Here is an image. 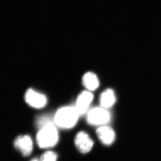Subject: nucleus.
Wrapping results in <instances>:
<instances>
[{
    "label": "nucleus",
    "mask_w": 161,
    "mask_h": 161,
    "mask_svg": "<svg viewBox=\"0 0 161 161\" xmlns=\"http://www.w3.org/2000/svg\"><path fill=\"white\" fill-rule=\"evenodd\" d=\"M93 98V94L89 91H84L79 94L75 106L79 115H82L87 112Z\"/></svg>",
    "instance_id": "nucleus-7"
},
{
    "label": "nucleus",
    "mask_w": 161,
    "mask_h": 161,
    "mask_svg": "<svg viewBox=\"0 0 161 161\" xmlns=\"http://www.w3.org/2000/svg\"><path fill=\"white\" fill-rule=\"evenodd\" d=\"M82 82L84 86L89 91H94L99 86L97 76L91 72H88L84 75L82 78Z\"/></svg>",
    "instance_id": "nucleus-9"
},
{
    "label": "nucleus",
    "mask_w": 161,
    "mask_h": 161,
    "mask_svg": "<svg viewBox=\"0 0 161 161\" xmlns=\"http://www.w3.org/2000/svg\"><path fill=\"white\" fill-rule=\"evenodd\" d=\"M25 98L29 106L36 108H44L47 103V98L45 95L31 89L26 91Z\"/></svg>",
    "instance_id": "nucleus-4"
},
{
    "label": "nucleus",
    "mask_w": 161,
    "mask_h": 161,
    "mask_svg": "<svg viewBox=\"0 0 161 161\" xmlns=\"http://www.w3.org/2000/svg\"><path fill=\"white\" fill-rule=\"evenodd\" d=\"M97 137L102 143L109 145L114 142L115 134L112 128L106 126H101L97 130Z\"/></svg>",
    "instance_id": "nucleus-8"
},
{
    "label": "nucleus",
    "mask_w": 161,
    "mask_h": 161,
    "mask_svg": "<svg viewBox=\"0 0 161 161\" xmlns=\"http://www.w3.org/2000/svg\"><path fill=\"white\" fill-rule=\"evenodd\" d=\"M53 122V119L52 120L49 116H42L40 117L36 120V126L39 129L43 127V126H46L48 124Z\"/></svg>",
    "instance_id": "nucleus-12"
},
{
    "label": "nucleus",
    "mask_w": 161,
    "mask_h": 161,
    "mask_svg": "<svg viewBox=\"0 0 161 161\" xmlns=\"http://www.w3.org/2000/svg\"><path fill=\"white\" fill-rule=\"evenodd\" d=\"M75 144L79 152L82 153H87L92 149L93 142L87 133L80 131L75 137Z\"/></svg>",
    "instance_id": "nucleus-6"
},
{
    "label": "nucleus",
    "mask_w": 161,
    "mask_h": 161,
    "mask_svg": "<svg viewBox=\"0 0 161 161\" xmlns=\"http://www.w3.org/2000/svg\"><path fill=\"white\" fill-rule=\"evenodd\" d=\"M58 155L53 151H48L42 154L40 158V161H56Z\"/></svg>",
    "instance_id": "nucleus-11"
},
{
    "label": "nucleus",
    "mask_w": 161,
    "mask_h": 161,
    "mask_svg": "<svg viewBox=\"0 0 161 161\" xmlns=\"http://www.w3.org/2000/svg\"><path fill=\"white\" fill-rule=\"evenodd\" d=\"M109 119V113L102 107L93 108L87 114V121L90 125L102 126L108 123Z\"/></svg>",
    "instance_id": "nucleus-3"
},
{
    "label": "nucleus",
    "mask_w": 161,
    "mask_h": 161,
    "mask_svg": "<svg viewBox=\"0 0 161 161\" xmlns=\"http://www.w3.org/2000/svg\"><path fill=\"white\" fill-rule=\"evenodd\" d=\"M58 132L54 122L39 129L36 135V142L40 147L48 149L53 147L58 141Z\"/></svg>",
    "instance_id": "nucleus-2"
},
{
    "label": "nucleus",
    "mask_w": 161,
    "mask_h": 161,
    "mask_svg": "<svg viewBox=\"0 0 161 161\" xmlns=\"http://www.w3.org/2000/svg\"><path fill=\"white\" fill-rule=\"evenodd\" d=\"M31 161H40V160H38V158H34Z\"/></svg>",
    "instance_id": "nucleus-13"
},
{
    "label": "nucleus",
    "mask_w": 161,
    "mask_h": 161,
    "mask_svg": "<svg viewBox=\"0 0 161 161\" xmlns=\"http://www.w3.org/2000/svg\"><path fill=\"white\" fill-rule=\"evenodd\" d=\"M116 101L115 95L112 90L107 89L103 91L100 96V102L102 108H111L114 105Z\"/></svg>",
    "instance_id": "nucleus-10"
},
{
    "label": "nucleus",
    "mask_w": 161,
    "mask_h": 161,
    "mask_svg": "<svg viewBox=\"0 0 161 161\" xmlns=\"http://www.w3.org/2000/svg\"><path fill=\"white\" fill-rule=\"evenodd\" d=\"M15 147L21 152L24 157L31 155L33 150V142L28 135L19 136L14 140Z\"/></svg>",
    "instance_id": "nucleus-5"
},
{
    "label": "nucleus",
    "mask_w": 161,
    "mask_h": 161,
    "mask_svg": "<svg viewBox=\"0 0 161 161\" xmlns=\"http://www.w3.org/2000/svg\"><path fill=\"white\" fill-rule=\"evenodd\" d=\"M79 116L75 107H62L58 109L55 114L54 123L55 126L62 129H70L75 126Z\"/></svg>",
    "instance_id": "nucleus-1"
}]
</instances>
